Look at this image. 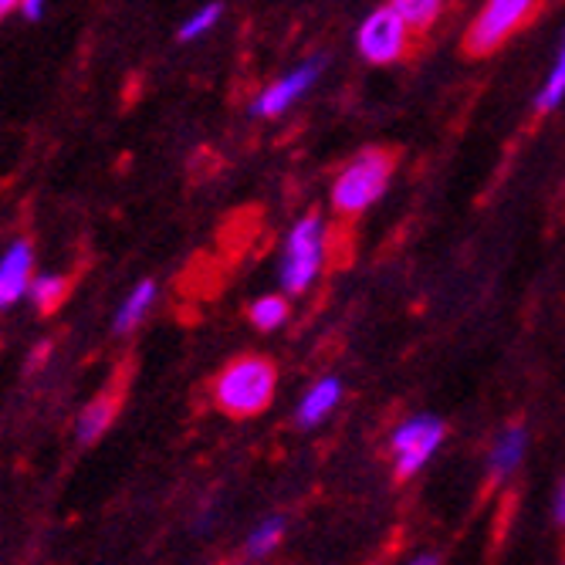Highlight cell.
I'll return each instance as SVG.
<instances>
[{
    "instance_id": "obj_13",
    "label": "cell",
    "mask_w": 565,
    "mask_h": 565,
    "mask_svg": "<svg viewBox=\"0 0 565 565\" xmlns=\"http://www.w3.org/2000/svg\"><path fill=\"white\" fill-rule=\"evenodd\" d=\"M72 278L68 275H38L34 281H31V291H28V298L34 301V308L41 316H55L58 308L65 305V298L72 295Z\"/></svg>"
},
{
    "instance_id": "obj_17",
    "label": "cell",
    "mask_w": 565,
    "mask_h": 565,
    "mask_svg": "<svg viewBox=\"0 0 565 565\" xmlns=\"http://www.w3.org/2000/svg\"><path fill=\"white\" fill-rule=\"evenodd\" d=\"M224 21V4L221 0H211V4H203V8H196L183 24H180V31H177V38L183 41V44H190V41H200V38H207L217 24Z\"/></svg>"
},
{
    "instance_id": "obj_8",
    "label": "cell",
    "mask_w": 565,
    "mask_h": 565,
    "mask_svg": "<svg viewBox=\"0 0 565 565\" xmlns=\"http://www.w3.org/2000/svg\"><path fill=\"white\" fill-rule=\"evenodd\" d=\"M34 247L31 241H14L8 247V254L0 258V312L11 305H18L28 291H31V281H34Z\"/></svg>"
},
{
    "instance_id": "obj_6",
    "label": "cell",
    "mask_w": 565,
    "mask_h": 565,
    "mask_svg": "<svg viewBox=\"0 0 565 565\" xmlns=\"http://www.w3.org/2000/svg\"><path fill=\"white\" fill-rule=\"evenodd\" d=\"M322 72H326V58H305V62H298L295 68H288L285 75H278L271 85H265L258 95H254L247 113L254 119H278V116L291 113L298 102L322 82Z\"/></svg>"
},
{
    "instance_id": "obj_3",
    "label": "cell",
    "mask_w": 565,
    "mask_h": 565,
    "mask_svg": "<svg viewBox=\"0 0 565 565\" xmlns=\"http://www.w3.org/2000/svg\"><path fill=\"white\" fill-rule=\"evenodd\" d=\"M326 258H329V224L319 214H305L291 224V231L285 234L281 244V288L285 295H305L312 288L322 271H326Z\"/></svg>"
},
{
    "instance_id": "obj_15",
    "label": "cell",
    "mask_w": 565,
    "mask_h": 565,
    "mask_svg": "<svg viewBox=\"0 0 565 565\" xmlns=\"http://www.w3.org/2000/svg\"><path fill=\"white\" fill-rule=\"evenodd\" d=\"M522 450H525V427H508L491 454V481H501L515 471L522 460Z\"/></svg>"
},
{
    "instance_id": "obj_7",
    "label": "cell",
    "mask_w": 565,
    "mask_h": 565,
    "mask_svg": "<svg viewBox=\"0 0 565 565\" xmlns=\"http://www.w3.org/2000/svg\"><path fill=\"white\" fill-rule=\"evenodd\" d=\"M447 427L437 420V417H414V420H406L396 437H393V457H396V481H409L414 478L427 460L430 454L440 447Z\"/></svg>"
},
{
    "instance_id": "obj_11",
    "label": "cell",
    "mask_w": 565,
    "mask_h": 565,
    "mask_svg": "<svg viewBox=\"0 0 565 565\" xmlns=\"http://www.w3.org/2000/svg\"><path fill=\"white\" fill-rule=\"evenodd\" d=\"M152 301H157V281H152V278H142V281L129 291V298L119 305L116 326H113L116 335H129L132 329H139V322L149 316Z\"/></svg>"
},
{
    "instance_id": "obj_23",
    "label": "cell",
    "mask_w": 565,
    "mask_h": 565,
    "mask_svg": "<svg viewBox=\"0 0 565 565\" xmlns=\"http://www.w3.org/2000/svg\"><path fill=\"white\" fill-rule=\"evenodd\" d=\"M558 522L565 525V491H562V498H558Z\"/></svg>"
},
{
    "instance_id": "obj_20",
    "label": "cell",
    "mask_w": 565,
    "mask_h": 565,
    "mask_svg": "<svg viewBox=\"0 0 565 565\" xmlns=\"http://www.w3.org/2000/svg\"><path fill=\"white\" fill-rule=\"evenodd\" d=\"M44 4H47V0H21V14H24L28 21H41Z\"/></svg>"
},
{
    "instance_id": "obj_9",
    "label": "cell",
    "mask_w": 565,
    "mask_h": 565,
    "mask_svg": "<svg viewBox=\"0 0 565 565\" xmlns=\"http://www.w3.org/2000/svg\"><path fill=\"white\" fill-rule=\"evenodd\" d=\"M119 406H122V390H106V393H98L82 414H78V420H75V437H78V444H95L102 434H106L113 424H116V417H119Z\"/></svg>"
},
{
    "instance_id": "obj_16",
    "label": "cell",
    "mask_w": 565,
    "mask_h": 565,
    "mask_svg": "<svg viewBox=\"0 0 565 565\" xmlns=\"http://www.w3.org/2000/svg\"><path fill=\"white\" fill-rule=\"evenodd\" d=\"M291 316V305L285 295H262V298H254L250 308H247V319L254 329H262V332H275L288 322Z\"/></svg>"
},
{
    "instance_id": "obj_21",
    "label": "cell",
    "mask_w": 565,
    "mask_h": 565,
    "mask_svg": "<svg viewBox=\"0 0 565 565\" xmlns=\"http://www.w3.org/2000/svg\"><path fill=\"white\" fill-rule=\"evenodd\" d=\"M14 8H21V0H0V21H4Z\"/></svg>"
},
{
    "instance_id": "obj_5",
    "label": "cell",
    "mask_w": 565,
    "mask_h": 565,
    "mask_svg": "<svg viewBox=\"0 0 565 565\" xmlns=\"http://www.w3.org/2000/svg\"><path fill=\"white\" fill-rule=\"evenodd\" d=\"M409 47H414V31L390 4L366 14L355 28V51L366 65H396L409 55Z\"/></svg>"
},
{
    "instance_id": "obj_2",
    "label": "cell",
    "mask_w": 565,
    "mask_h": 565,
    "mask_svg": "<svg viewBox=\"0 0 565 565\" xmlns=\"http://www.w3.org/2000/svg\"><path fill=\"white\" fill-rule=\"evenodd\" d=\"M278 390V366L262 352H244L214 376V403L234 420L258 417Z\"/></svg>"
},
{
    "instance_id": "obj_12",
    "label": "cell",
    "mask_w": 565,
    "mask_h": 565,
    "mask_svg": "<svg viewBox=\"0 0 565 565\" xmlns=\"http://www.w3.org/2000/svg\"><path fill=\"white\" fill-rule=\"evenodd\" d=\"M339 393H342V386H339V380H319L312 390L305 393V399H301V406H298V424L301 427H316V424H322L329 414H332V406L339 403Z\"/></svg>"
},
{
    "instance_id": "obj_10",
    "label": "cell",
    "mask_w": 565,
    "mask_h": 565,
    "mask_svg": "<svg viewBox=\"0 0 565 565\" xmlns=\"http://www.w3.org/2000/svg\"><path fill=\"white\" fill-rule=\"evenodd\" d=\"M386 4L403 18V24L414 31V38L437 28L447 11V0H386Z\"/></svg>"
},
{
    "instance_id": "obj_1",
    "label": "cell",
    "mask_w": 565,
    "mask_h": 565,
    "mask_svg": "<svg viewBox=\"0 0 565 565\" xmlns=\"http://www.w3.org/2000/svg\"><path fill=\"white\" fill-rule=\"evenodd\" d=\"M396 152L386 146H366L342 163L329 186V207L342 221H355L386 196L396 177Z\"/></svg>"
},
{
    "instance_id": "obj_4",
    "label": "cell",
    "mask_w": 565,
    "mask_h": 565,
    "mask_svg": "<svg viewBox=\"0 0 565 565\" xmlns=\"http://www.w3.org/2000/svg\"><path fill=\"white\" fill-rule=\"evenodd\" d=\"M539 8H542V0H484L478 14L471 18L465 38H460V51H465L468 58L498 55L511 38L532 24Z\"/></svg>"
},
{
    "instance_id": "obj_14",
    "label": "cell",
    "mask_w": 565,
    "mask_h": 565,
    "mask_svg": "<svg viewBox=\"0 0 565 565\" xmlns=\"http://www.w3.org/2000/svg\"><path fill=\"white\" fill-rule=\"evenodd\" d=\"M562 102H565V34H562V41H558L555 62H552V68H548V75H545L539 95H535V113H539V116H552V113L562 106Z\"/></svg>"
},
{
    "instance_id": "obj_19",
    "label": "cell",
    "mask_w": 565,
    "mask_h": 565,
    "mask_svg": "<svg viewBox=\"0 0 565 565\" xmlns=\"http://www.w3.org/2000/svg\"><path fill=\"white\" fill-rule=\"evenodd\" d=\"M47 355H51V342H38L34 352H31V359H28V373H38L47 363Z\"/></svg>"
},
{
    "instance_id": "obj_18",
    "label": "cell",
    "mask_w": 565,
    "mask_h": 565,
    "mask_svg": "<svg viewBox=\"0 0 565 565\" xmlns=\"http://www.w3.org/2000/svg\"><path fill=\"white\" fill-rule=\"evenodd\" d=\"M281 532H285V522H281V519H271V522H265L258 532L250 535V542H247V555H250V558H262V555H268V552L278 545Z\"/></svg>"
},
{
    "instance_id": "obj_22",
    "label": "cell",
    "mask_w": 565,
    "mask_h": 565,
    "mask_svg": "<svg viewBox=\"0 0 565 565\" xmlns=\"http://www.w3.org/2000/svg\"><path fill=\"white\" fill-rule=\"evenodd\" d=\"M414 565H437V555H420Z\"/></svg>"
}]
</instances>
